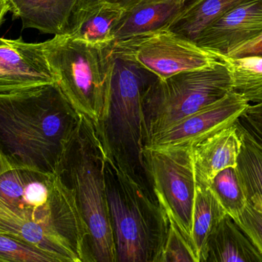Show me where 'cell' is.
Listing matches in <instances>:
<instances>
[{
  "label": "cell",
  "instance_id": "obj_1",
  "mask_svg": "<svg viewBox=\"0 0 262 262\" xmlns=\"http://www.w3.org/2000/svg\"><path fill=\"white\" fill-rule=\"evenodd\" d=\"M80 119L57 83L0 96V152L12 163L58 174Z\"/></svg>",
  "mask_w": 262,
  "mask_h": 262
},
{
  "label": "cell",
  "instance_id": "obj_2",
  "mask_svg": "<svg viewBox=\"0 0 262 262\" xmlns=\"http://www.w3.org/2000/svg\"><path fill=\"white\" fill-rule=\"evenodd\" d=\"M104 176L117 262H157L164 235L165 212L152 188L106 146Z\"/></svg>",
  "mask_w": 262,
  "mask_h": 262
},
{
  "label": "cell",
  "instance_id": "obj_3",
  "mask_svg": "<svg viewBox=\"0 0 262 262\" xmlns=\"http://www.w3.org/2000/svg\"><path fill=\"white\" fill-rule=\"evenodd\" d=\"M105 146L98 126L81 115L58 174L72 189L89 233L92 262H117L104 176Z\"/></svg>",
  "mask_w": 262,
  "mask_h": 262
},
{
  "label": "cell",
  "instance_id": "obj_4",
  "mask_svg": "<svg viewBox=\"0 0 262 262\" xmlns=\"http://www.w3.org/2000/svg\"><path fill=\"white\" fill-rule=\"evenodd\" d=\"M45 54L66 99L79 115L99 125L110 98L112 44H92L68 35L43 42Z\"/></svg>",
  "mask_w": 262,
  "mask_h": 262
},
{
  "label": "cell",
  "instance_id": "obj_5",
  "mask_svg": "<svg viewBox=\"0 0 262 262\" xmlns=\"http://www.w3.org/2000/svg\"><path fill=\"white\" fill-rule=\"evenodd\" d=\"M113 72L107 112L98 126L109 152L151 186L143 157V95L155 75L112 51Z\"/></svg>",
  "mask_w": 262,
  "mask_h": 262
},
{
  "label": "cell",
  "instance_id": "obj_6",
  "mask_svg": "<svg viewBox=\"0 0 262 262\" xmlns=\"http://www.w3.org/2000/svg\"><path fill=\"white\" fill-rule=\"evenodd\" d=\"M230 92V73L223 60L209 67L180 72L165 79L156 77L143 95L145 146L157 134Z\"/></svg>",
  "mask_w": 262,
  "mask_h": 262
},
{
  "label": "cell",
  "instance_id": "obj_7",
  "mask_svg": "<svg viewBox=\"0 0 262 262\" xmlns=\"http://www.w3.org/2000/svg\"><path fill=\"white\" fill-rule=\"evenodd\" d=\"M143 157L157 201L166 209L192 246V215L196 182L191 146L144 147Z\"/></svg>",
  "mask_w": 262,
  "mask_h": 262
},
{
  "label": "cell",
  "instance_id": "obj_8",
  "mask_svg": "<svg viewBox=\"0 0 262 262\" xmlns=\"http://www.w3.org/2000/svg\"><path fill=\"white\" fill-rule=\"evenodd\" d=\"M112 51L134 60L160 79L221 61L216 54L167 30L112 43Z\"/></svg>",
  "mask_w": 262,
  "mask_h": 262
},
{
  "label": "cell",
  "instance_id": "obj_9",
  "mask_svg": "<svg viewBox=\"0 0 262 262\" xmlns=\"http://www.w3.org/2000/svg\"><path fill=\"white\" fill-rule=\"evenodd\" d=\"M0 234L43 251L55 262H89L85 252L52 221L1 203Z\"/></svg>",
  "mask_w": 262,
  "mask_h": 262
},
{
  "label": "cell",
  "instance_id": "obj_10",
  "mask_svg": "<svg viewBox=\"0 0 262 262\" xmlns=\"http://www.w3.org/2000/svg\"><path fill=\"white\" fill-rule=\"evenodd\" d=\"M42 43L0 38V96L56 83Z\"/></svg>",
  "mask_w": 262,
  "mask_h": 262
},
{
  "label": "cell",
  "instance_id": "obj_11",
  "mask_svg": "<svg viewBox=\"0 0 262 262\" xmlns=\"http://www.w3.org/2000/svg\"><path fill=\"white\" fill-rule=\"evenodd\" d=\"M249 106L246 100L232 91L222 99L157 134L144 147L192 146L235 123L243 116Z\"/></svg>",
  "mask_w": 262,
  "mask_h": 262
},
{
  "label": "cell",
  "instance_id": "obj_12",
  "mask_svg": "<svg viewBox=\"0 0 262 262\" xmlns=\"http://www.w3.org/2000/svg\"><path fill=\"white\" fill-rule=\"evenodd\" d=\"M262 32V0H246L206 28L195 43L225 56Z\"/></svg>",
  "mask_w": 262,
  "mask_h": 262
},
{
  "label": "cell",
  "instance_id": "obj_13",
  "mask_svg": "<svg viewBox=\"0 0 262 262\" xmlns=\"http://www.w3.org/2000/svg\"><path fill=\"white\" fill-rule=\"evenodd\" d=\"M238 121V120H237ZM237 121L191 146L195 182L209 186L227 168H235L241 149Z\"/></svg>",
  "mask_w": 262,
  "mask_h": 262
},
{
  "label": "cell",
  "instance_id": "obj_14",
  "mask_svg": "<svg viewBox=\"0 0 262 262\" xmlns=\"http://www.w3.org/2000/svg\"><path fill=\"white\" fill-rule=\"evenodd\" d=\"M125 12V8L113 0H79L66 35L92 44H112L114 30Z\"/></svg>",
  "mask_w": 262,
  "mask_h": 262
},
{
  "label": "cell",
  "instance_id": "obj_15",
  "mask_svg": "<svg viewBox=\"0 0 262 262\" xmlns=\"http://www.w3.org/2000/svg\"><path fill=\"white\" fill-rule=\"evenodd\" d=\"M194 1L146 0L126 9L114 30L112 43L166 30Z\"/></svg>",
  "mask_w": 262,
  "mask_h": 262
},
{
  "label": "cell",
  "instance_id": "obj_16",
  "mask_svg": "<svg viewBox=\"0 0 262 262\" xmlns=\"http://www.w3.org/2000/svg\"><path fill=\"white\" fill-rule=\"evenodd\" d=\"M79 0H6L13 18L21 20L23 29L41 33L66 35L71 16Z\"/></svg>",
  "mask_w": 262,
  "mask_h": 262
},
{
  "label": "cell",
  "instance_id": "obj_17",
  "mask_svg": "<svg viewBox=\"0 0 262 262\" xmlns=\"http://www.w3.org/2000/svg\"><path fill=\"white\" fill-rule=\"evenodd\" d=\"M201 262H262V255L227 214L209 237Z\"/></svg>",
  "mask_w": 262,
  "mask_h": 262
},
{
  "label": "cell",
  "instance_id": "obj_18",
  "mask_svg": "<svg viewBox=\"0 0 262 262\" xmlns=\"http://www.w3.org/2000/svg\"><path fill=\"white\" fill-rule=\"evenodd\" d=\"M244 1L246 0H195L166 30L195 43L206 28Z\"/></svg>",
  "mask_w": 262,
  "mask_h": 262
},
{
  "label": "cell",
  "instance_id": "obj_19",
  "mask_svg": "<svg viewBox=\"0 0 262 262\" xmlns=\"http://www.w3.org/2000/svg\"><path fill=\"white\" fill-rule=\"evenodd\" d=\"M241 149L236 169L238 181L249 204L262 200V142L239 119Z\"/></svg>",
  "mask_w": 262,
  "mask_h": 262
},
{
  "label": "cell",
  "instance_id": "obj_20",
  "mask_svg": "<svg viewBox=\"0 0 262 262\" xmlns=\"http://www.w3.org/2000/svg\"><path fill=\"white\" fill-rule=\"evenodd\" d=\"M227 215L209 186H195L192 243L197 262H201L209 237Z\"/></svg>",
  "mask_w": 262,
  "mask_h": 262
},
{
  "label": "cell",
  "instance_id": "obj_21",
  "mask_svg": "<svg viewBox=\"0 0 262 262\" xmlns=\"http://www.w3.org/2000/svg\"><path fill=\"white\" fill-rule=\"evenodd\" d=\"M220 58L229 69L232 92L250 105L262 103V56Z\"/></svg>",
  "mask_w": 262,
  "mask_h": 262
},
{
  "label": "cell",
  "instance_id": "obj_22",
  "mask_svg": "<svg viewBox=\"0 0 262 262\" xmlns=\"http://www.w3.org/2000/svg\"><path fill=\"white\" fill-rule=\"evenodd\" d=\"M209 186L226 213L235 221L238 220L247 206L248 201L238 181L235 168H227L219 172Z\"/></svg>",
  "mask_w": 262,
  "mask_h": 262
},
{
  "label": "cell",
  "instance_id": "obj_23",
  "mask_svg": "<svg viewBox=\"0 0 262 262\" xmlns=\"http://www.w3.org/2000/svg\"><path fill=\"white\" fill-rule=\"evenodd\" d=\"M163 209L164 235L157 262H197L192 243L185 236L166 209Z\"/></svg>",
  "mask_w": 262,
  "mask_h": 262
},
{
  "label": "cell",
  "instance_id": "obj_24",
  "mask_svg": "<svg viewBox=\"0 0 262 262\" xmlns=\"http://www.w3.org/2000/svg\"><path fill=\"white\" fill-rule=\"evenodd\" d=\"M55 262L43 251L16 238L0 234V262Z\"/></svg>",
  "mask_w": 262,
  "mask_h": 262
},
{
  "label": "cell",
  "instance_id": "obj_25",
  "mask_svg": "<svg viewBox=\"0 0 262 262\" xmlns=\"http://www.w3.org/2000/svg\"><path fill=\"white\" fill-rule=\"evenodd\" d=\"M235 221L262 255V213L248 203L244 212Z\"/></svg>",
  "mask_w": 262,
  "mask_h": 262
},
{
  "label": "cell",
  "instance_id": "obj_26",
  "mask_svg": "<svg viewBox=\"0 0 262 262\" xmlns=\"http://www.w3.org/2000/svg\"><path fill=\"white\" fill-rule=\"evenodd\" d=\"M239 121L252 133L262 138V103L250 105Z\"/></svg>",
  "mask_w": 262,
  "mask_h": 262
},
{
  "label": "cell",
  "instance_id": "obj_27",
  "mask_svg": "<svg viewBox=\"0 0 262 262\" xmlns=\"http://www.w3.org/2000/svg\"><path fill=\"white\" fill-rule=\"evenodd\" d=\"M253 55L262 56V32L254 39L232 49L225 57L236 58Z\"/></svg>",
  "mask_w": 262,
  "mask_h": 262
},
{
  "label": "cell",
  "instance_id": "obj_28",
  "mask_svg": "<svg viewBox=\"0 0 262 262\" xmlns=\"http://www.w3.org/2000/svg\"><path fill=\"white\" fill-rule=\"evenodd\" d=\"M9 12V5L6 0H0V26L4 22L5 16Z\"/></svg>",
  "mask_w": 262,
  "mask_h": 262
},
{
  "label": "cell",
  "instance_id": "obj_29",
  "mask_svg": "<svg viewBox=\"0 0 262 262\" xmlns=\"http://www.w3.org/2000/svg\"><path fill=\"white\" fill-rule=\"evenodd\" d=\"M146 1V0H118V3L125 8L126 9H130L132 6L141 3V2Z\"/></svg>",
  "mask_w": 262,
  "mask_h": 262
},
{
  "label": "cell",
  "instance_id": "obj_30",
  "mask_svg": "<svg viewBox=\"0 0 262 262\" xmlns=\"http://www.w3.org/2000/svg\"><path fill=\"white\" fill-rule=\"evenodd\" d=\"M250 205H252V206H253L257 211H258V212L262 213V200L254 201L253 203H252V204Z\"/></svg>",
  "mask_w": 262,
  "mask_h": 262
},
{
  "label": "cell",
  "instance_id": "obj_31",
  "mask_svg": "<svg viewBox=\"0 0 262 262\" xmlns=\"http://www.w3.org/2000/svg\"><path fill=\"white\" fill-rule=\"evenodd\" d=\"M249 131H250V130H249ZM250 132H251V131H250ZM253 134H254V133H253ZM254 135H255V134H254ZM255 136H256V137H257V138H258V139L261 140V141L262 142V138H259V137L257 136V135H255Z\"/></svg>",
  "mask_w": 262,
  "mask_h": 262
},
{
  "label": "cell",
  "instance_id": "obj_32",
  "mask_svg": "<svg viewBox=\"0 0 262 262\" xmlns=\"http://www.w3.org/2000/svg\"><path fill=\"white\" fill-rule=\"evenodd\" d=\"M113 1H118V0H113Z\"/></svg>",
  "mask_w": 262,
  "mask_h": 262
}]
</instances>
